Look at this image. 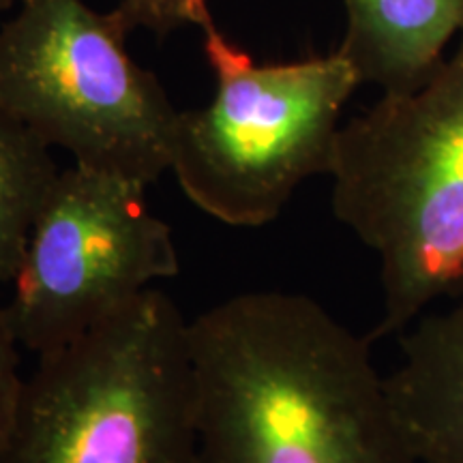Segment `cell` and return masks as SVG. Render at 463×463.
Segmentation results:
<instances>
[{
    "mask_svg": "<svg viewBox=\"0 0 463 463\" xmlns=\"http://www.w3.org/2000/svg\"><path fill=\"white\" fill-rule=\"evenodd\" d=\"M369 344L281 289L189 320L194 463H420Z\"/></svg>",
    "mask_w": 463,
    "mask_h": 463,
    "instance_id": "obj_1",
    "label": "cell"
},
{
    "mask_svg": "<svg viewBox=\"0 0 463 463\" xmlns=\"http://www.w3.org/2000/svg\"><path fill=\"white\" fill-rule=\"evenodd\" d=\"M333 213L380 262L382 317L403 333L463 289V34L425 84L341 125Z\"/></svg>",
    "mask_w": 463,
    "mask_h": 463,
    "instance_id": "obj_2",
    "label": "cell"
},
{
    "mask_svg": "<svg viewBox=\"0 0 463 463\" xmlns=\"http://www.w3.org/2000/svg\"><path fill=\"white\" fill-rule=\"evenodd\" d=\"M189 320L148 288L39 356L0 463H194Z\"/></svg>",
    "mask_w": 463,
    "mask_h": 463,
    "instance_id": "obj_3",
    "label": "cell"
},
{
    "mask_svg": "<svg viewBox=\"0 0 463 463\" xmlns=\"http://www.w3.org/2000/svg\"><path fill=\"white\" fill-rule=\"evenodd\" d=\"M202 33L215 95L178 112L170 172L202 213L232 228H262L300 184L331 174L341 114L361 80L337 50L258 65L215 22Z\"/></svg>",
    "mask_w": 463,
    "mask_h": 463,
    "instance_id": "obj_4",
    "label": "cell"
},
{
    "mask_svg": "<svg viewBox=\"0 0 463 463\" xmlns=\"http://www.w3.org/2000/svg\"><path fill=\"white\" fill-rule=\"evenodd\" d=\"M118 7L22 0L0 28V108L75 165L150 184L170 172L178 109L127 52Z\"/></svg>",
    "mask_w": 463,
    "mask_h": 463,
    "instance_id": "obj_5",
    "label": "cell"
},
{
    "mask_svg": "<svg viewBox=\"0 0 463 463\" xmlns=\"http://www.w3.org/2000/svg\"><path fill=\"white\" fill-rule=\"evenodd\" d=\"M146 184L73 165L34 219L7 314L37 356L71 344L153 281L181 270L172 228L150 213Z\"/></svg>",
    "mask_w": 463,
    "mask_h": 463,
    "instance_id": "obj_6",
    "label": "cell"
},
{
    "mask_svg": "<svg viewBox=\"0 0 463 463\" xmlns=\"http://www.w3.org/2000/svg\"><path fill=\"white\" fill-rule=\"evenodd\" d=\"M403 333L386 375L399 420L420 463H463V289Z\"/></svg>",
    "mask_w": 463,
    "mask_h": 463,
    "instance_id": "obj_7",
    "label": "cell"
},
{
    "mask_svg": "<svg viewBox=\"0 0 463 463\" xmlns=\"http://www.w3.org/2000/svg\"><path fill=\"white\" fill-rule=\"evenodd\" d=\"M337 48L363 84L405 95L427 82L463 34V0H344Z\"/></svg>",
    "mask_w": 463,
    "mask_h": 463,
    "instance_id": "obj_8",
    "label": "cell"
},
{
    "mask_svg": "<svg viewBox=\"0 0 463 463\" xmlns=\"http://www.w3.org/2000/svg\"><path fill=\"white\" fill-rule=\"evenodd\" d=\"M58 174L48 144L0 108V283H14Z\"/></svg>",
    "mask_w": 463,
    "mask_h": 463,
    "instance_id": "obj_9",
    "label": "cell"
},
{
    "mask_svg": "<svg viewBox=\"0 0 463 463\" xmlns=\"http://www.w3.org/2000/svg\"><path fill=\"white\" fill-rule=\"evenodd\" d=\"M118 11L131 28H148L157 37L183 26L204 28L213 22L208 0H123Z\"/></svg>",
    "mask_w": 463,
    "mask_h": 463,
    "instance_id": "obj_10",
    "label": "cell"
},
{
    "mask_svg": "<svg viewBox=\"0 0 463 463\" xmlns=\"http://www.w3.org/2000/svg\"><path fill=\"white\" fill-rule=\"evenodd\" d=\"M20 341L11 326L7 307H0V447L14 425L24 378L20 375Z\"/></svg>",
    "mask_w": 463,
    "mask_h": 463,
    "instance_id": "obj_11",
    "label": "cell"
},
{
    "mask_svg": "<svg viewBox=\"0 0 463 463\" xmlns=\"http://www.w3.org/2000/svg\"><path fill=\"white\" fill-rule=\"evenodd\" d=\"M22 0H0V14H5V11L15 7V5H20Z\"/></svg>",
    "mask_w": 463,
    "mask_h": 463,
    "instance_id": "obj_12",
    "label": "cell"
}]
</instances>
